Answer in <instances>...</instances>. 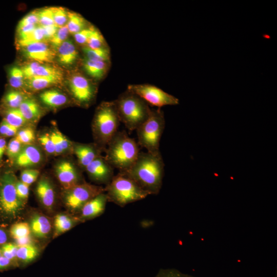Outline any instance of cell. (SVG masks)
Returning a JSON list of instances; mask_svg holds the SVG:
<instances>
[{"label":"cell","instance_id":"obj_41","mask_svg":"<svg viewBox=\"0 0 277 277\" xmlns=\"http://www.w3.org/2000/svg\"><path fill=\"white\" fill-rule=\"evenodd\" d=\"M23 146L14 137L7 145L5 153L10 160L13 161L21 152Z\"/></svg>","mask_w":277,"mask_h":277},{"label":"cell","instance_id":"obj_1","mask_svg":"<svg viewBox=\"0 0 277 277\" xmlns=\"http://www.w3.org/2000/svg\"><path fill=\"white\" fill-rule=\"evenodd\" d=\"M164 166L161 153L141 152L133 165L122 172L132 179L149 195L157 194L163 184Z\"/></svg>","mask_w":277,"mask_h":277},{"label":"cell","instance_id":"obj_42","mask_svg":"<svg viewBox=\"0 0 277 277\" xmlns=\"http://www.w3.org/2000/svg\"><path fill=\"white\" fill-rule=\"evenodd\" d=\"M39 174V171L36 168L24 169L21 171L19 181L30 186L37 180Z\"/></svg>","mask_w":277,"mask_h":277},{"label":"cell","instance_id":"obj_40","mask_svg":"<svg viewBox=\"0 0 277 277\" xmlns=\"http://www.w3.org/2000/svg\"><path fill=\"white\" fill-rule=\"evenodd\" d=\"M37 139L42 149L46 154L55 155V149L49 133L41 134Z\"/></svg>","mask_w":277,"mask_h":277},{"label":"cell","instance_id":"obj_27","mask_svg":"<svg viewBox=\"0 0 277 277\" xmlns=\"http://www.w3.org/2000/svg\"><path fill=\"white\" fill-rule=\"evenodd\" d=\"M86 21L80 14L75 12L68 11L67 26L70 34H74L86 28Z\"/></svg>","mask_w":277,"mask_h":277},{"label":"cell","instance_id":"obj_50","mask_svg":"<svg viewBox=\"0 0 277 277\" xmlns=\"http://www.w3.org/2000/svg\"><path fill=\"white\" fill-rule=\"evenodd\" d=\"M2 253L4 256L9 259L12 260L14 258L8 243L4 244L2 248Z\"/></svg>","mask_w":277,"mask_h":277},{"label":"cell","instance_id":"obj_43","mask_svg":"<svg viewBox=\"0 0 277 277\" xmlns=\"http://www.w3.org/2000/svg\"><path fill=\"white\" fill-rule=\"evenodd\" d=\"M42 63L36 61H31L27 63L21 67L25 80L36 76V69Z\"/></svg>","mask_w":277,"mask_h":277},{"label":"cell","instance_id":"obj_49","mask_svg":"<svg viewBox=\"0 0 277 277\" xmlns=\"http://www.w3.org/2000/svg\"><path fill=\"white\" fill-rule=\"evenodd\" d=\"M44 31L45 40L47 42L55 34L58 28L55 25L43 27Z\"/></svg>","mask_w":277,"mask_h":277},{"label":"cell","instance_id":"obj_18","mask_svg":"<svg viewBox=\"0 0 277 277\" xmlns=\"http://www.w3.org/2000/svg\"><path fill=\"white\" fill-rule=\"evenodd\" d=\"M35 192L41 204L47 209H51L55 202V191L48 178L42 176L37 182Z\"/></svg>","mask_w":277,"mask_h":277},{"label":"cell","instance_id":"obj_34","mask_svg":"<svg viewBox=\"0 0 277 277\" xmlns=\"http://www.w3.org/2000/svg\"><path fill=\"white\" fill-rule=\"evenodd\" d=\"M39 42H45V34L43 27L37 25L26 38L17 43L18 46L22 48L28 44Z\"/></svg>","mask_w":277,"mask_h":277},{"label":"cell","instance_id":"obj_11","mask_svg":"<svg viewBox=\"0 0 277 277\" xmlns=\"http://www.w3.org/2000/svg\"><path fill=\"white\" fill-rule=\"evenodd\" d=\"M55 175L65 189L85 182L82 170L77 163L67 158L58 161L54 166Z\"/></svg>","mask_w":277,"mask_h":277},{"label":"cell","instance_id":"obj_29","mask_svg":"<svg viewBox=\"0 0 277 277\" xmlns=\"http://www.w3.org/2000/svg\"><path fill=\"white\" fill-rule=\"evenodd\" d=\"M3 119L10 125L18 128L28 126L29 124L18 108L7 109Z\"/></svg>","mask_w":277,"mask_h":277},{"label":"cell","instance_id":"obj_6","mask_svg":"<svg viewBox=\"0 0 277 277\" xmlns=\"http://www.w3.org/2000/svg\"><path fill=\"white\" fill-rule=\"evenodd\" d=\"M165 126L163 110L159 108L151 109L148 118L136 130L138 145L150 153H161L160 143Z\"/></svg>","mask_w":277,"mask_h":277},{"label":"cell","instance_id":"obj_3","mask_svg":"<svg viewBox=\"0 0 277 277\" xmlns=\"http://www.w3.org/2000/svg\"><path fill=\"white\" fill-rule=\"evenodd\" d=\"M121 122L132 131L149 117L151 109L141 97L127 89L113 101Z\"/></svg>","mask_w":277,"mask_h":277},{"label":"cell","instance_id":"obj_8","mask_svg":"<svg viewBox=\"0 0 277 277\" xmlns=\"http://www.w3.org/2000/svg\"><path fill=\"white\" fill-rule=\"evenodd\" d=\"M17 181L15 175L11 171L4 172L0 176V208L10 215L18 213L24 205L16 194Z\"/></svg>","mask_w":277,"mask_h":277},{"label":"cell","instance_id":"obj_13","mask_svg":"<svg viewBox=\"0 0 277 277\" xmlns=\"http://www.w3.org/2000/svg\"><path fill=\"white\" fill-rule=\"evenodd\" d=\"M23 55L32 61L50 64L56 57V52L46 42H36L22 47Z\"/></svg>","mask_w":277,"mask_h":277},{"label":"cell","instance_id":"obj_45","mask_svg":"<svg viewBox=\"0 0 277 277\" xmlns=\"http://www.w3.org/2000/svg\"><path fill=\"white\" fill-rule=\"evenodd\" d=\"M38 25V19L37 10H34L26 15L19 22L17 29H19L28 25Z\"/></svg>","mask_w":277,"mask_h":277},{"label":"cell","instance_id":"obj_35","mask_svg":"<svg viewBox=\"0 0 277 277\" xmlns=\"http://www.w3.org/2000/svg\"><path fill=\"white\" fill-rule=\"evenodd\" d=\"M11 236L17 240L30 236L31 229L29 224L25 222H20L13 225L10 230Z\"/></svg>","mask_w":277,"mask_h":277},{"label":"cell","instance_id":"obj_44","mask_svg":"<svg viewBox=\"0 0 277 277\" xmlns=\"http://www.w3.org/2000/svg\"><path fill=\"white\" fill-rule=\"evenodd\" d=\"M19 129L20 128L10 125L3 119L0 123V135L2 137H14Z\"/></svg>","mask_w":277,"mask_h":277},{"label":"cell","instance_id":"obj_32","mask_svg":"<svg viewBox=\"0 0 277 277\" xmlns=\"http://www.w3.org/2000/svg\"><path fill=\"white\" fill-rule=\"evenodd\" d=\"M14 137L24 145L33 144L36 138L34 129L30 126L23 127L19 129Z\"/></svg>","mask_w":277,"mask_h":277},{"label":"cell","instance_id":"obj_16","mask_svg":"<svg viewBox=\"0 0 277 277\" xmlns=\"http://www.w3.org/2000/svg\"><path fill=\"white\" fill-rule=\"evenodd\" d=\"M107 202V196L105 192L98 194L82 207L79 212V219L84 221L101 215L105 211Z\"/></svg>","mask_w":277,"mask_h":277},{"label":"cell","instance_id":"obj_26","mask_svg":"<svg viewBox=\"0 0 277 277\" xmlns=\"http://www.w3.org/2000/svg\"><path fill=\"white\" fill-rule=\"evenodd\" d=\"M29 96L21 91L11 90L4 96L3 103L7 109L18 108L23 101Z\"/></svg>","mask_w":277,"mask_h":277},{"label":"cell","instance_id":"obj_5","mask_svg":"<svg viewBox=\"0 0 277 277\" xmlns=\"http://www.w3.org/2000/svg\"><path fill=\"white\" fill-rule=\"evenodd\" d=\"M105 192L108 202L121 207L143 200L149 195L132 179L122 172L113 176L105 187Z\"/></svg>","mask_w":277,"mask_h":277},{"label":"cell","instance_id":"obj_53","mask_svg":"<svg viewBox=\"0 0 277 277\" xmlns=\"http://www.w3.org/2000/svg\"><path fill=\"white\" fill-rule=\"evenodd\" d=\"M10 263V260L6 257L3 256H0V268H5L8 266Z\"/></svg>","mask_w":277,"mask_h":277},{"label":"cell","instance_id":"obj_17","mask_svg":"<svg viewBox=\"0 0 277 277\" xmlns=\"http://www.w3.org/2000/svg\"><path fill=\"white\" fill-rule=\"evenodd\" d=\"M78 51L70 39L64 42L56 51V57L58 62L65 67L73 66L78 60Z\"/></svg>","mask_w":277,"mask_h":277},{"label":"cell","instance_id":"obj_7","mask_svg":"<svg viewBox=\"0 0 277 277\" xmlns=\"http://www.w3.org/2000/svg\"><path fill=\"white\" fill-rule=\"evenodd\" d=\"M68 90L73 102L80 106L89 107L95 100L97 87L94 82L79 71L69 76Z\"/></svg>","mask_w":277,"mask_h":277},{"label":"cell","instance_id":"obj_24","mask_svg":"<svg viewBox=\"0 0 277 277\" xmlns=\"http://www.w3.org/2000/svg\"><path fill=\"white\" fill-rule=\"evenodd\" d=\"M30 227L31 232L35 236L43 238L46 237L50 233L51 224L45 216L36 214L31 219Z\"/></svg>","mask_w":277,"mask_h":277},{"label":"cell","instance_id":"obj_20","mask_svg":"<svg viewBox=\"0 0 277 277\" xmlns=\"http://www.w3.org/2000/svg\"><path fill=\"white\" fill-rule=\"evenodd\" d=\"M41 103L50 109H57L67 105L70 100L68 95L62 91L50 89L45 90L39 95Z\"/></svg>","mask_w":277,"mask_h":277},{"label":"cell","instance_id":"obj_47","mask_svg":"<svg viewBox=\"0 0 277 277\" xmlns=\"http://www.w3.org/2000/svg\"><path fill=\"white\" fill-rule=\"evenodd\" d=\"M15 188L18 197L25 203L29 196V186L17 180L16 182Z\"/></svg>","mask_w":277,"mask_h":277},{"label":"cell","instance_id":"obj_36","mask_svg":"<svg viewBox=\"0 0 277 277\" xmlns=\"http://www.w3.org/2000/svg\"><path fill=\"white\" fill-rule=\"evenodd\" d=\"M63 76V71L50 64H41L36 69V76Z\"/></svg>","mask_w":277,"mask_h":277},{"label":"cell","instance_id":"obj_46","mask_svg":"<svg viewBox=\"0 0 277 277\" xmlns=\"http://www.w3.org/2000/svg\"><path fill=\"white\" fill-rule=\"evenodd\" d=\"M93 26L86 27L77 33L73 34L75 42L81 45L85 46L91 32Z\"/></svg>","mask_w":277,"mask_h":277},{"label":"cell","instance_id":"obj_37","mask_svg":"<svg viewBox=\"0 0 277 277\" xmlns=\"http://www.w3.org/2000/svg\"><path fill=\"white\" fill-rule=\"evenodd\" d=\"M69 34V30L66 25L58 28L54 36L49 41V44L55 52L58 47L67 39Z\"/></svg>","mask_w":277,"mask_h":277},{"label":"cell","instance_id":"obj_12","mask_svg":"<svg viewBox=\"0 0 277 277\" xmlns=\"http://www.w3.org/2000/svg\"><path fill=\"white\" fill-rule=\"evenodd\" d=\"M113 169L105 156L101 155L90 163L85 171L93 182L107 185L114 176Z\"/></svg>","mask_w":277,"mask_h":277},{"label":"cell","instance_id":"obj_39","mask_svg":"<svg viewBox=\"0 0 277 277\" xmlns=\"http://www.w3.org/2000/svg\"><path fill=\"white\" fill-rule=\"evenodd\" d=\"M54 25L58 28L67 24L68 10L62 7H52Z\"/></svg>","mask_w":277,"mask_h":277},{"label":"cell","instance_id":"obj_19","mask_svg":"<svg viewBox=\"0 0 277 277\" xmlns=\"http://www.w3.org/2000/svg\"><path fill=\"white\" fill-rule=\"evenodd\" d=\"M82 65L86 75L92 80L97 81L106 76L110 69V62L90 60L84 57Z\"/></svg>","mask_w":277,"mask_h":277},{"label":"cell","instance_id":"obj_22","mask_svg":"<svg viewBox=\"0 0 277 277\" xmlns=\"http://www.w3.org/2000/svg\"><path fill=\"white\" fill-rule=\"evenodd\" d=\"M63 76H35L25 80V88L36 92L62 84Z\"/></svg>","mask_w":277,"mask_h":277},{"label":"cell","instance_id":"obj_38","mask_svg":"<svg viewBox=\"0 0 277 277\" xmlns=\"http://www.w3.org/2000/svg\"><path fill=\"white\" fill-rule=\"evenodd\" d=\"M38 25L45 27L54 25L52 7H46L37 10Z\"/></svg>","mask_w":277,"mask_h":277},{"label":"cell","instance_id":"obj_30","mask_svg":"<svg viewBox=\"0 0 277 277\" xmlns=\"http://www.w3.org/2000/svg\"><path fill=\"white\" fill-rule=\"evenodd\" d=\"M9 83L13 88H25V79L21 68L14 66L9 70Z\"/></svg>","mask_w":277,"mask_h":277},{"label":"cell","instance_id":"obj_52","mask_svg":"<svg viewBox=\"0 0 277 277\" xmlns=\"http://www.w3.org/2000/svg\"><path fill=\"white\" fill-rule=\"evenodd\" d=\"M16 245L19 246L31 244V238L30 236L15 240Z\"/></svg>","mask_w":277,"mask_h":277},{"label":"cell","instance_id":"obj_10","mask_svg":"<svg viewBox=\"0 0 277 277\" xmlns=\"http://www.w3.org/2000/svg\"><path fill=\"white\" fill-rule=\"evenodd\" d=\"M127 90L135 93L148 105L161 107L167 105H176L179 100L161 88L148 84H130Z\"/></svg>","mask_w":277,"mask_h":277},{"label":"cell","instance_id":"obj_54","mask_svg":"<svg viewBox=\"0 0 277 277\" xmlns=\"http://www.w3.org/2000/svg\"><path fill=\"white\" fill-rule=\"evenodd\" d=\"M7 240L6 233L4 231L0 229V244H4Z\"/></svg>","mask_w":277,"mask_h":277},{"label":"cell","instance_id":"obj_33","mask_svg":"<svg viewBox=\"0 0 277 277\" xmlns=\"http://www.w3.org/2000/svg\"><path fill=\"white\" fill-rule=\"evenodd\" d=\"M85 46L91 49L108 47L104 36L101 32L94 27H93L87 44Z\"/></svg>","mask_w":277,"mask_h":277},{"label":"cell","instance_id":"obj_28","mask_svg":"<svg viewBox=\"0 0 277 277\" xmlns=\"http://www.w3.org/2000/svg\"><path fill=\"white\" fill-rule=\"evenodd\" d=\"M82 51L85 58L90 60L110 62V52L108 47L91 49L84 46Z\"/></svg>","mask_w":277,"mask_h":277},{"label":"cell","instance_id":"obj_31","mask_svg":"<svg viewBox=\"0 0 277 277\" xmlns=\"http://www.w3.org/2000/svg\"><path fill=\"white\" fill-rule=\"evenodd\" d=\"M38 254V250L36 246L31 244L19 246L16 257L25 262H29L34 260Z\"/></svg>","mask_w":277,"mask_h":277},{"label":"cell","instance_id":"obj_48","mask_svg":"<svg viewBox=\"0 0 277 277\" xmlns=\"http://www.w3.org/2000/svg\"><path fill=\"white\" fill-rule=\"evenodd\" d=\"M155 277H192L174 269L160 270Z\"/></svg>","mask_w":277,"mask_h":277},{"label":"cell","instance_id":"obj_25","mask_svg":"<svg viewBox=\"0 0 277 277\" xmlns=\"http://www.w3.org/2000/svg\"><path fill=\"white\" fill-rule=\"evenodd\" d=\"M78 221H80L79 218H72L66 214H57L54 222L55 234H59L68 231Z\"/></svg>","mask_w":277,"mask_h":277},{"label":"cell","instance_id":"obj_4","mask_svg":"<svg viewBox=\"0 0 277 277\" xmlns=\"http://www.w3.org/2000/svg\"><path fill=\"white\" fill-rule=\"evenodd\" d=\"M120 120L113 101L102 102L96 108L91 128L94 143L104 149L118 132Z\"/></svg>","mask_w":277,"mask_h":277},{"label":"cell","instance_id":"obj_51","mask_svg":"<svg viewBox=\"0 0 277 277\" xmlns=\"http://www.w3.org/2000/svg\"><path fill=\"white\" fill-rule=\"evenodd\" d=\"M7 145L6 140L4 137H0V164L5 153Z\"/></svg>","mask_w":277,"mask_h":277},{"label":"cell","instance_id":"obj_15","mask_svg":"<svg viewBox=\"0 0 277 277\" xmlns=\"http://www.w3.org/2000/svg\"><path fill=\"white\" fill-rule=\"evenodd\" d=\"M105 150L94 142L83 144L73 142L72 154L77 159V163L82 170L96 157L102 155Z\"/></svg>","mask_w":277,"mask_h":277},{"label":"cell","instance_id":"obj_14","mask_svg":"<svg viewBox=\"0 0 277 277\" xmlns=\"http://www.w3.org/2000/svg\"><path fill=\"white\" fill-rule=\"evenodd\" d=\"M42 150L34 144L24 145L18 155L13 160L14 165L23 169L39 166L44 161Z\"/></svg>","mask_w":277,"mask_h":277},{"label":"cell","instance_id":"obj_9","mask_svg":"<svg viewBox=\"0 0 277 277\" xmlns=\"http://www.w3.org/2000/svg\"><path fill=\"white\" fill-rule=\"evenodd\" d=\"M64 190V201L65 205L71 211L79 213L88 201L104 192L105 188L85 182Z\"/></svg>","mask_w":277,"mask_h":277},{"label":"cell","instance_id":"obj_23","mask_svg":"<svg viewBox=\"0 0 277 277\" xmlns=\"http://www.w3.org/2000/svg\"><path fill=\"white\" fill-rule=\"evenodd\" d=\"M49 134L54 145L55 156L72 154L73 142L70 141L56 128Z\"/></svg>","mask_w":277,"mask_h":277},{"label":"cell","instance_id":"obj_21","mask_svg":"<svg viewBox=\"0 0 277 277\" xmlns=\"http://www.w3.org/2000/svg\"><path fill=\"white\" fill-rule=\"evenodd\" d=\"M31 125L37 123L43 115V110L38 102L31 96L27 97L18 108Z\"/></svg>","mask_w":277,"mask_h":277},{"label":"cell","instance_id":"obj_2","mask_svg":"<svg viewBox=\"0 0 277 277\" xmlns=\"http://www.w3.org/2000/svg\"><path fill=\"white\" fill-rule=\"evenodd\" d=\"M105 157L113 168L124 172L134 163L139 154L137 143L125 131H118L108 144Z\"/></svg>","mask_w":277,"mask_h":277}]
</instances>
